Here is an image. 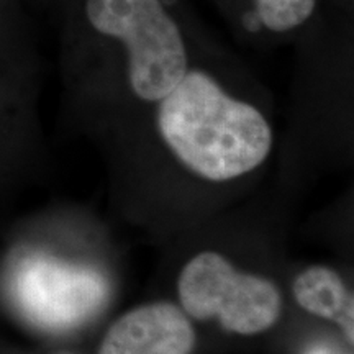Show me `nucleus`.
<instances>
[{
  "instance_id": "f257e3e1",
  "label": "nucleus",
  "mask_w": 354,
  "mask_h": 354,
  "mask_svg": "<svg viewBox=\"0 0 354 354\" xmlns=\"http://www.w3.org/2000/svg\"><path fill=\"white\" fill-rule=\"evenodd\" d=\"M66 7L74 41L117 66L123 92L149 112L205 48L187 0H69Z\"/></svg>"
},
{
  "instance_id": "f03ea898",
  "label": "nucleus",
  "mask_w": 354,
  "mask_h": 354,
  "mask_svg": "<svg viewBox=\"0 0 354 354\" xmlns=\"http://www.w3.org/2000/svg\"><path fill=\"white\" fill-rule=\"evenodd\" d=\"M151 109L158 140L180 167L210 184H227L268 161L274 148L271 118L256 102L232 91L203 61Z\"/></svg>"
},
{
  "instance_id": "7ed1b4c3",
  "label": "nucleus",
  "mask_w": 354,
  "mask_h": 354,
  "mask_svg": "<svg viewBox=\"0 0 354 354\" xmlns=\"http://www.w3.org/2000/svg\"><path fill=\"white\" fill-rule=\"evenodd\" d=\"M176 294L190 320H214L240 336L269 331L284 312L282 292L271 277L240 269L212 250L185 261L177 274Z\"/></svg>"
},
{
  "instance_id": "20e7f679",
  "label": "nucleus",
  "mask_w": 354,
  "mask_h": 354,
  "mask_svg": "<svg viewBox=\"0 0 354 354\" xmlns=\"http://www.w3.org/2000/svg\"><path fill=\"white\" fill-rule=\"evenodd\" d=\"M196 343L194 323L179 304L153 300L115 318L99 354H192Z\"/></svg>"
},
{
  "instance_id": "39448f33",
  "label": "nucleus",
  "mask_w": 354,
  "mask_h": 354,
  "mask_svg": "<svg viewBox=\"0 0 354 354\" xmlns=\"http://www.w3.org/2000/svg\"><path fill=\"white\" fill-rule=\"evenodd\" d=\"M230 25L253 41H281L307 30L320 0H215Z\"/></svg>"
},
{
  "instance_id": "423d86ee",
  "label": "nucleus",
  "mask_w": 354,
  "mask_h": 354,
  "mask_svg": "<svg viewBox=\"0 0 354 354\" xmlns=\"http://www.w3.org/2000/svg\"><path fill=\"white\" fill-rule=\"evenodd\" d=\"M292 297L308 315L336 323L349 344L354 342V295L335 268L312 264L292 279Z\"/></svg>"
},
{
  "instance_id": "0eeeda50",
  "label": "nucleus",
  "mask_w": 354,
  "mask_h": 354,
  "mask_svg": "<svg viewBox=\"0 0 354 354\" xmlns=\"http://www.w3.org/2000/svg\"><path fill=\"white\" fill-rule=\"evenodd\" d=\"M305 354H331V353L325 348H315V349H310V351H307Z\"/></svg>"
},
{
  "instance_id": "6e6552de",
  "label": "nucleus",
  "mask_w": 354,
  "mask_h": 354,
  "mask_svg": "<svg viewBox=\"0 0 354 354\" xmlns=\"http://www.w3.org/2000/svg\"><path fill=\"white\" fill-rule=\"evenodd\" d=\"M0 3H2V0H0Z\"/></svg>"
},
{
  "instance_id": "1a4fd4ad",
  "label": "nucleus",
  "mask_w": 354,
  "mask_h": 354,
  "mask_svg": "<svg viewBox=\"0 0 354 354\" xmlns=\"http://www.w3.org/2000/svg\"><path fill=\"white\" fill-rule=\"evenodd\" d=\"M68 2H69V0H68ZM68 2H66V3H68Z\"/></svg>"
}]
</instances>
